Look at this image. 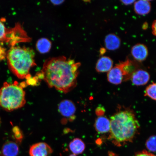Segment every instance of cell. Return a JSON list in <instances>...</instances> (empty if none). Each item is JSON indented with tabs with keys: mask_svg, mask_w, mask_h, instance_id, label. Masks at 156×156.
Here are the masks:
<instances>
[{
	"mask_svg": "<svg viewBox=\"0 0 156 156\" xmlns=\"http://www.w3.org/2000/svg\"><path fill=\"white\" fill-rule=\"evenodd\" d=\"M19 149L18 144L13 141H8L4 144L1 153L3 156H17Z\"/></svg>",
	"mask_w": 156,
	"mask_h": 156,
	"instance_id": "cell-13",
	"label": "cell"
},
{
	"mask_svg": "<svg viewBox=\"0 0 156 156\" xmlns=\"http://www.w3.org/2000/svg\"><path fill=\"white\" fill-rule=\"evenodd\" d=\"M105 47L107 50H115L118 49L121 44V40L116 35L111 34L107 35L105 39Z\"/></svg>",
	"mask_w": 156,
	"mask_h": 156,
	"instance_id": "cell-15",
	"label": "cell"
},
{
	"mask_svg": "<svg viewBox=\"0 0 156 156\" xmlns=\"http://www.w3.org/2000/svg\"><path fill=\"white\" fill-rule=\"evenodd\" d=\"M80 66L79 62L60 56L47 59L40 73L49 87L66 93L76 86Z\"/></svg>",
	"mask_w": 156,
	"mask_h": 156,
	"instance_id": "cell-1",
	"label": "cell"
},
{
	"mask_svg": "<svg viewBox=\"0 0 156 156\" xmlns=\"http://www.w3.org/2000/svg\"><path fill=\"white\" fill-rule=\"evenodd\" d=\"M9 29L6 28L4 24L0 21V42H5Z\"/></svg>",
	"mask_w": 156,
	"mask_h": 156,
	"instance_id": "cell-20",
	"label": "cell"
},
{
	"mask_svg": "<svg viewBox=\"0 0 156 156\" xmlns=\"http://www.w3.org/2000/svg\"><path fill=\"white\" fill-rule=\"evenodd\" d=\"M13 131L14 133V136L17 142L20 143L22 141L23 136L22 132L20 129L17 127H15L13 128Z\"/></svg>",
	"mask_w": 156,
	"mask_h": 156,
	"instance_id": "cell-21",
	"label": "cell"
},
{
	"mask_svg": "<svg viewBox=\"0 0 156 156\" xmlns=\"http://www.w3.org/2000/svg\"><path fill=\"white\" fill-rule=\"evenodd\" d=\"M95 112L99 116H102L104 114L105 112V110L104 108L102 107H98L96 109L95 111Z\"/></svg>",
	"mask_w": 156,
	"mask_h": 156,
	"instance_id": "cell-24",
	"label": "cell"
},
{
	"mask_svg": "<svg viewBox=\"0 0 156 156\" xmlns=\"http://www.w3.org/2000/svg\"><path fill=\"white\" fill-rule=\"evenodd\" d=\"M131 53L136 61L141 62L145 60L147 58L148 55V50L145 44H137L132 47Z\"/></svg>",
	"mask_w": 156,
	"mask_h": 156,
	"instance_id": "cell-9",
	"label": "cell"
},
{
	"mask_svg": "<svg viewBox=\"0 0 156 156\" xmlns=\"http://www.w3.org/2000/svg\"><path fill=\"white\" fill-rule=\"evenodd\" d=\"M51 46V42L48 39L45 38L39 39L36 44L37 50L41 54L46 53L49 51Z\"/></svg>",
	"mask_w": 156,
	"mask_h": 156,
	"instance_id": "cell-17",
	"label": "cell"
},
{
	"mask_svg": "<svg viewBox=\"0 0 156 156\" xmlns=\"http://www.w3.org/2000/svg\"><path fill=\"white\" fill-rule=\"evenodd\" d=\"M58 109L62 115L66 119H69L70 121L75 119L76 107L73 101L68 99L62 101L58 105Z\"/></svg>",
	"mask_w": 156,
	"mask_h": 156,
	"instance_id": "cell-5",
	"label": "cell"
},
{
	"mask_svg": "<svg viewBox=\"0 0 156 156\" xmlns=\"http://www.w3.org/2000/svg\"><path fill=\"white\" fill-rule=\"evenodd\" d=\"M145 95L156 101V83H153L146 88Z\"/></svg>",
	"mask_w": 156,
	"mask_h": 156,
	"instance_id": "cell-18",
	"label": "cell"
},
{
	"mask_svg": "<svg viewBox=\"0 0 156 156\" xmlns=\"http://www.w3.org/2000/svg\"><path fill=\"white\" fill-rule=\"evenodd\" d=\"M121 2L126 5H131L136 2L135 1H121Z\"/></svg>",
	"mask_w": 156,
	"mask_h": 156,
	"instance_id": "cell-26",
	"label": "cell"
},
{
	"mask_svg": "<svg viewBox=\"0 0 156 156\" xmlns=\"http://www.w3.org/2000/svg\"><path fill=\"white\" fill-rule=\"evenodd\" d=\"M118 64L123 73L124 81L130 79L133 74L138 69L137 63L128 58H127L125 61L120 62Z\"/></svg>",
	"mask_w": 156,
	"mask_h": 156,
	"instance_id": "cell-7",
	"label": "cell"
},
{
	"mask_svg": "<svg viewBox=\"0 0 156 156\" xmlns=\"http://www.w3.org/2000/svg\"><path fill=\"white\" fill-rule=\"evenodd\" d=\"M0 156H3L2 155V154L1 153H0Z\"/></svg>",
	"mask_w": 156,
	"mask_h": 156,
	"instance_id": "cell-31",
	"label": "cell"
},
{
	"mask_svg": "<svg viewBox=\"0 0 156 156\" xmlns=\"http://www.w3.org/2000/svg\"><path fill=\"white\" fill-rule=\"evenodd\" d=\"M130 79L134 85L137 86L144 85L149 81L150 75L145 70L138 69L133 74Z\"/></svg>",
	"mask_w": 156,
	"mask_h": 156,
	"instance_id": "cell-10",
	"label": "cell"
},
{
	"mask_svg": "<svg viewBox=\"0 0 156 156\" xmlns=\"http://www.w3.org/2000/svg\"><path fill=\"white\" fill-rule=\"evenodd\" d=\"M152 30L153 34L156 36V20L154 21L152 24Z\"/></svg>",
	"mask_w": 156,
	"mask_h": 156,
	"instance_id": "cell-25",
	"label": "cell"
},
{
	"mask_svg": "<svg viewBox=\"0 0 156 156\" xmlns=\"http://www.w3.org/2000/svg\"><path fill=\"white\" fill-rule=\"evenodd\" d=\"M53 150L48 144L40 142L31 146L29 149L30 156H51Z\"/></svg>",
	"mask_w": 156,
	"mask_h": 156,
	"instance_id": "cell-6",
	"label": "cell"
},
{
	"mask_svg": "<svg viewBox=\"0 0 156 156\" xmlns=\"http://www.w3.org/2000/svg\"><path fill=\"white\" fill-rule=\"evenodd\" d=\"M134 156H156L150 152L144 150L143 151L138 152Z\"/></svg>",
	"mask_w": 156,
	"mask_h": 156,
	"instance_id": "cell-22",
	"label": "cell"
},
{
	"mask_svg": "<svg viewBox=\"0 0 156 156\" xmlns=\"http://www.w3.org/2000/svg\"><path fill=\"white\" fill-rule=\"evenodd\" d=\"M64 1H51V2L52 4L55 5H58L61 4L63 3L64 2Z\"/></svg>",
	"mask_w": 156,
	"mask_h": 156,
	"instance_id": "cell-27",
	"label": "cell"
},
{
	"mask_svg": "<svg viewBox=\"0 0 156 156\" xmlns=\"http://www.w3.org/2000/svg\"><path fill=\"white\" fill-rule=\"evenodd\" d=\"M106 51V50L104 48H102L100 50V52L101 55L104 54Z\"/></svg>",
	"mask_w": 156,
	"mask_h": 156,
	"instance_id": "cell-28",
	"label": "cell"
},
{
	"mask_svg": "<svg viewBox=\"0 0 156 156\" xmlns=\"http://www.w3.org/2000/svg\"><path fill=\"white\" fill-rule=\"evenodd\" d=\"M110 120L108 139L114 145L121 147L133 141L140 128L133 112L129 110L120 111L113 115Z\"/></svg>",
	"mask_w": 156,
	"mask_h": 156,
	"instance_id": "cell-2",
	"label": "cell"
},
{
	"mask_svg": "<svg viewBox=\"0 0 156 156\" xmlns=\"http://www.w3.org/2000/svg\"><path fill=\"white\" fill-rule=\"evenodd\" d=\"M134 9L136 14L138 15H147L151 11V3L149 1L145 0L136 1L134 3Z\"/></svg>",
	"mask_w": 156,
	"mask_h": 156,
	"instance_id": "cell-14",
	"label": "cell"
},
{
	"mask_svg": "<svg viewBox=\"0 0 156 156\" xmlns=\"http://www.w3.org/2000/svg\"><path fill=\"white\" fill-rule=\"evenodd\" d=\"M107 78L109 82L114 85L120 84L124 81L123 73L118 64L108 72Z\"/></svg>",
	"mask_w": 156,
	"mask_h": 156,
	"instance_id": "cell-8",
	"label": "cell"
},
{
	"mask_svg": "<svg viewBox=\"0 0 156 156\" xmlns=\"http://www.w3.org/2000/svg\"><path fill=\"white\" fill-rule=\"evenodd\" d=\"M146 146L149 151H156V136L150 137L146 142Z\"/></svg>",
	"mask_w": 156,
	"mask_h": 156,
	"instance_id": "cell-19",
	"label": "cell"
},
{
	"mask_svg": "<svg viewBox=\"0 0 156 156\" xmlns=\"http://www.w3.org/2000/svg\"><path fill=\"white\" fill-rule=\"evenodd\" d=\"M148 25L147 24V23H145V24H144L143 26V28L144 27V28H143L144 29H147V28Z\"/></svg>",
	"mask_w": 156,
	"mask_h": 156,
	"instance_id": "cell-29",
	"label": "cell"
},
{
	"mask_svg": "<svg viewBox=\"0 0 156 156\" xmlns=\"http://www.w3.org/2000/svg\"><path fill=\"white\" fill-rule=\"evenodd\" d=\"M69 149L73 154H82L85 151L86 146L84 142L79 138H75L70 142Z\"/></svg>",
	"mask_w": 156,
	"mask_h": 156,
	"instance_id": "cell-16",
	"label": "cell"
},
{
	"mask_svg": "<svg viewBox=\"0 0 156 156\" xmlns=\"http://www.w3.org/2000/svg\"><path fill=\"white\" fill-rule=\"evenodd\" d=\"M110 120L102 116L98 117L95 120L94 127L98 133H105L110 132Z\"/></svg>",
	"mask_w": 156,
	"mask_h": 156,
	"instance_id": "cell-12",
	"label": "cell"
},
{
	"mask_svg": "<svg viewBox=\"0 0 156 156\" xmlns=\"http://www.w3.org/2000/svg\"><path fill=\"white\" fill-rule=\"evenodd\" d=\"M35 53L32 48L25 47L13 46L7 52L6 58L10 70L19 79L31 77L30 70L36 66Z\"/></svg>",
	"mask_w": 156,
	"mask_h": 156,
	"instance_id": "cell-3",
	"label": "cell"
},
{
	"mask_svg": "<svg viewBox=\"0 0 156 156\" xmlns=\"http://www.w3.org/2000/svg\"><path fill=\"white\" fill-rule=\"evenodd\" d=\"M113 66L112 58L108 56H103L98 60L95 69L98 73H108L113 68Z\"/></svg>",
	"mask_w": 156,
	"mask_h": 156,
	"instance_id": "cell-11",
	"label": "cell"
},
{
	"mask_svg": "<svg viewBox=\"0 0 156 156\" xmlns=\"http://www.w3.org/2000/svg\"><path fill=\"white\" fill-rule=\"evenodd\" d=\"M69 156H77V155L72 154L70 155Z\"/></svg>",
	"mask_w": 156,
	"mask_h": 156,
	"instance_id": "cell-30",
	"label": "cell"
},
{
	"mask_svg": "<svg viewBox=\"0 0 156 156\" xmlns=\"http://www.w3.org/2000/svg\"><path fill=\"white\" fill-rule=\"evenodd\" d=\"M7 53L5 49L0 46V60H3L6 57Z\"/></svg>",
	"mask_w": 156,
	"mask_h": 156,
	"instance_id": "cell-23",
	"label": "cell"
},
{
	"mask_svg": "<svg viewBox=\"0 0 156 156\" xmlns=\"http://www.w3.org/2000/svg\"><path fill=\"white\" fill-rule=\"evenodd\" d=\"M26 102L25 91L17 82H5L0 89V106L7 112L21 108Z\"/></svg>",
	"mask_w": 156,
	"mask_h": 156,
	"instance_id": "cell-4",
	"label": "cell"
}]
</instances>
